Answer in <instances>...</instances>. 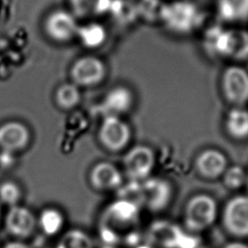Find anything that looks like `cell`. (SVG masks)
I'll list each match as a JSON object with an SVG mask.
<instances>
[{"mask_svg":"<svg viewBox=\"0 0 248 248\" xmlns=\"http://www.w3.org/2000/svg\"><path fill=\"white\" fill-rule=\"evenodd\" d=\"M138 204L130 201L118 199L104 210L99 224V232L106 245L114 246L121 241V235L134 226L140 214Z\"/></svg>","mask_w":248,"mask_h":248,"instance_id":"6da1fadb","label":"cell"},{"mask_svg":"<svg viewBox=\"0 0 248 248\" xmlns=\"http://www.w3.org/2000/svg\"><path fill=\"white\" fill-rule=\"evenodd\" d=\"M218 214L216 201L207 194H197L189 199L183 211V224L192 233L209 229Z\"/></svg>","mask_w":248,"mask_h":248,"instance_id":"7a4b0ae2","label":"cell"},{"mask_svg":"<svg viewBox=\"0 0 248 248\" xmlns=\"http://www.w3.org/2000/svg\"><path fill=\"white\" fill-rule=\"evenodd\" d=\"M160 18L170 30L183 34L191 32L200 26L203 15L194 3L178 0L163 5Z\"/></svg>","mask_w":248,"mask_h":248,"instance_id":"3957f363","label":"cell"},{"mask_svg":"<svg viewBox=\"0 0 248 248\" xmlns=\"http://www.w3.org/2000/svg\"><path fill=\"white\" fill-rule=\"evenodd\" d=\"M222 225L224 230L235 238L248 237V195L234 196L225 203Z\"/></svg>","mask_w":248,"mask_h":248,"instance_id":"277c9868","label":"cell"},{"mask_svg":"<svg viewBox=\"0 0 248 248\" xmlns=\"http://www.w3.org/2000/svg\"><path fill=\"white\" fill-rule=\"evenodd\" d=\"M172 188L169 181L151 177L139 182V203L152 212L163 211L170 202Z\"/></svg>","mask_w":248,"mask_h":248,"instance_id":"5b68a950","label":"cell"},{"mask_svg":"<svg viewBox=\"0 0 248 248\" xmlns=\"http://www.w3.org/2000/svg\"><path fill=\"white\" fill-rule=\"evenodd\" d=\"M123 164L129 180L140 182L150 176L155 164V156L148 146L137 145L125 155Z\"/></svg>","mask_w":248,"mask_h":248,"instance_id":"8992f818","label":"cell"},{"mask_svg":"<svg viewBox=\"0 0 248 248\" xmlns=\"http://www.w3.org/2000/svg\"><path fill=\"white\" fill-rule=\"evenodd\" d=\"M4 223L9 234L17 238H27L35 232L37 218L29 208L17 204L9 208Z\"/></svg>","mask_w":248,"mask_h":248,"instance_id":"52a82bcc","label":"cell"},{"mask_svg":"<svg viewBox=\"0 0 248 248\" xmlns=\"http://www.w3.org/2000/svg\"><path fill=\"white\" fill-rule=\"evenodd\" d=\"M222 88L226 98L236 105L248 100V73L238 67L231 66L223 74Z\"/></svg>","mask_w":248,"mask_h":248,"instance_id":"ba28073f","label":"cell"},{"mask_svg":"<svg viewBox=\"0 0 248 248\" xmlns=\"http://www.w3.org/2000/svg\"><path fill=\"white\" fill-rule=\"evenodd\" d=\"M99 137L108 149L118 151L128 143L130 129L118 116L107 115L100 128Z\"/></svg>","mask_w":248,"mask_h":248,"instance_id":"9c48e42d","label":"cell"},{"mask_svg":"<svg viewBox=\"0 0 248 248\" xmlns=\"http://www.w3.org/2000/svg\"><path fill=\"white\" fill-rule=\"evenodd\" d=\"M46 33L56 41H68L78 34V26L75 16L69 12L58 10L48 16L46 20Z\"/></svg>","mask_w":248,"mask_h":248,"instance_id":"30bf717a","label":"cell"},{"mask_svg":"<svg viewBox=\"0 0 248 248\" xmlns=\"http://www.w3.org/2000/svg\"><path fill=\"white\" fill-rule=\"evenodd\" d=\"M104 63L93 56H85L74 64L71 74L73 79L81 85H93L101 81L105 76Z\"/></svg>","mask_w":248,"mask_h":248,"instance_id":"8fae6325","label":"cell"},{"mask_svg":"<svg viewBox=\"0 0 248 248\" xmlns=\"http://www.w3.org/2000/svg\"><path fill=\"white\" fill-rule=\"evenodd\" d=\"M89 182L91 187L98 191L118 190L122 185V175L111 163L100 162L92 168L89 173Z\"/></svg>","mask_w":248,"mask_h":248,"instance_id":"7c38bea8","label":"cell"},{"mask_svg":"<svg viewBox=\"0 0 248 248\" xmlns=\"http://www.w3.org/2000/svg\"><path fill=\"white\" fill-rule=\"evenodd\" d=\"M196 170L198 173L206 179H216L223 175L228 168L226 156L219 150L206 149L196 159Z\"/></svg>","mask_w":248,"mask_h":248,"instance_id":"4fadbf2b","label":"cell"},{"mask_svg":"<svg viewBox=\"0 0 248 248\" xmlns=\"http://www.w3.org/2000/svg\"><path fill=\"white\" fill-rule=\"evenodd\" d=\"M173 224L159 221L150 225L149 240L161 248H180L185 234Z\"/></svg>","mask_w":248,"mask_h":248,"instance_id":"5bb4252c","label":"cell"},{"mask_svg":"<svg viewBox=\"0 0 248 248\" xmlns=\"http://www.w3.org/2000/svg\"><path fill=\"white\" fill-rule=\"evenodd\" d=\"M29 141V131L19 122H7L0 126V146L6 152L22 149Z\"/></svg>","mask_w":248,"mask_h":248,"instance_id":"9a60e30c","label":"cell"},{"mask_svg":"<svg viewBox=\"0 0 248 248\" xmlns=\"http://www.w3.org/2000/svg\"><path fill=\"white\" fill-rule=\"evenodd\" d=\"M234 31L220 27L209 29L205 35L206 48L217 56H232Z\"/></svg>","mask_w":248,"mask_h":248,"instance_id":"2e32d148","label":"cell"},{"mask_svg":"<svg viewBox=\"0 0 248 248\" xmlns=\"http://www.w3.org/2000/svg\"><path fill=\"white\" fill-rule=\"evenodd\" d=\"M133 97L130 90L123 86L111 89L105 98L103 108L108 115H115L125 112L132 105Z\"/></svg>","mask_w":248,"mask_h":248,"instance_id":"e0dca14e","label":"cell"},{"mask_svg":"<svg viewBox=\"0 0 248 248\" xmlns=\"http://www.w3.org/2000/svg\"><path fill=\"white\" fill-rule=\"evenodd\" d=\"M220 16L228 21H240L248 18V0H217Z\"/></svg>","mask_w":248,"mask_h":248,"instance_id":"ac0fdd59","label":"cell"},{"mask_svg":"<svg viewBox=\"0 0 248 248\" xmlns=\"http://www.w3.org/2000/svg\"><path fill=\"white\" fill-rule=\"evenodd\" d=\"M37 226H39L46 235H55L64 226V216L62 212L56 208H45L37 218Z\"/></svg>","mask_w":248,"mask_h":248,"instance_id":"d6986e66","label":"cell"},{"mask_svg":"<svg viewBox=\"0 0 248 248\" xmlns=\"http://www.w3.org/2000/svg\"><path fill=\"white\" fill-rule=\"evenodd\" d=\"M226 128L234 139H245L248 137V110L240 108H232L226 118Z\"/></svg>","mask_w":248,"mask_h":248,"instance_id":"ffe728a7","label":"cell"},{"mask_svg":"<svg viewBox=\"0 0 248 248\" xmlns=\"http://www.w3.org/2000/svg\"><path fill=\"white\" fill-rule=\"evenodd\" d=\"M74 12L78 16L103 14L112 7L111 0H70Z\"/></svg>","mask_w":248,"mask_h":248,"instance_id":"44dd1931","label":"cell"},{"mask_svg":"<svg viewBox=\"0 0 248 248\" xmlns=\"http://www.w3.org/2000/svg\"><path fill=\"white\" fill-rule=\"evenodd\" d=\"M81 43L88 47H97L103 44L106 39L104 27L98 23H89L78 27V34Z\"/></svg>","mask_w":248,"mask_h":248,"instance_id":"7402d4cb","label":"cell"},{"mask_svg":"<svg viewBox=\"0 0 248 248\" xmlns=\"http://www.w3.org/2000/svg\"><path fill=\"white\" fill-rule=\"evenodd\" d=\"M55 248H93V241L86 232L71 230L61 237Z\"/></svg>","mask_w":248,"mask_h":248,"instance_id":"603a6c76","label":"cell"},{"mask_svg":"<svg viewBox=\"0 0 248 248\" xmlns=\"http://www.w3.org/2000/svg\"><path fill=\"white\" fill-rule=\"evenodd\" d=\"M223 182L228 189L236 190L245 185L246 182V172L241 167L232 166L227 168L222 175Z\"/></svg>","mask_w":248,"mask_h":248,"instance_id":"cb8c5ba5","label":"cell"},{"mask_svg":"<svg viewBox=\"0 0 248 248\" xmlns=\"http://www.w3.org/2000/svg\"><path fill=\"white\" fill-rule=\"evenodd\" d=\"M78 100L79 92L74 84H63L56 92V101L62 108H72L78 104Z\"/></svg>","mask_w":248,"mask_h":248,"instance_id":"d4e9b609","label":"cell"},{"mask_svg":"<svg viewBox=\"0 0 248 248\" xmlns=\"http://www.w3.org/2000/svg\"><path fill=\"white\" fill-rule=\"evenodd\" d=\"M21 199V190L19 186L13 181H5L0 184V202L9 207L17 205Z\"/></svg>","mask_w":248,"mask_h":248,"instance_id":"484cf974","label":"cell"},{"mask_svg":"<svg viewBox=\"0 0 248 248\" xmlns=\"http://www.w3.org/2000/svg\"><path fill=\"white\" fill-rule=\"evenodd\" d=\"M248 56V33L243 30L234 31L233 48L231 57L242 59Z\"/></svg>","mask_w":248,"mask_h":248,"instance_id":"4316f807","label":"cell"},{"mask_svg":"<svg viewBox=\"0 0 248 248\" xmlns=\"http://www.w3.org/2000/svg\"><path fill=\"white\" fill-rule=\"evenodd\" d=\"M223 248H248V245L242 241L235 240V241H231L225 244Z\"/></svg>","mask_w":248,"mask_h":248,"instance_id":"83f0119b","label":"cell"},{"mask_svg":"<svg viewBox=\"0 0 248 248\" xmlns=\"http://www.w3.org/2000/svg\"><path fill=\"white\" fill-rule=\"evenodd\" d=\"M3 248H30L26 243L21 241H13L7 243Z\"/></svg>","mask_w":248,"mask_h":248,"instance_id":"f1b7e54d","label":"cell"},{"mask_svg":"<svg viewBox=\"0 0 248 248\" xmlns=\"http://www.w3.org/2000/svg\"><path fill=\"white\" fill-rule=\"evenodd\" d=\"M246 188H247V192H248V173H246V182H245ZM248 195V194H247Z\"/></svg>","mask_w":248,"mask_h":248,"instance_id":"f546056e","label":"cell"},{"mask_svg":"<svg viewBox=\"0 0 248 248\" xmlns=\"http://www.w3.org/2000/svg\"><path fill=\"white\" fill-rule=\"evenodd\" d=\"M0 215H1V213H0Z\"/></svg>","mask_w":248,"mask_h":248,"instance_id":"4dcf8cb0","label":"cell"}]
</instances>
